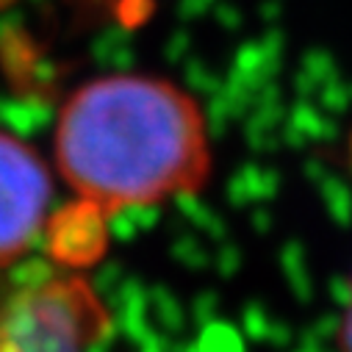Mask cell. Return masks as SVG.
<instances>
[{"label":"cell","mask_w":352,"mask_h":352,"mask_svg":"<svg viewBox=\"0 0 352 352\" xmlns=\"http://www.w3.org/2000/svg\"><path fill=\"white\" fill-rule=\"evenodd\" d=\"M53 147L67 186L103 217L192 195L211 166L200 103L147 72L100 75L75 89Z\"/></svg>","instance_id":"6da1fadb"},{"label":"cell","mask_w":352,"mask_h":352,"mask_svg":"<svg viewBox=\"0 0 352 352\" xmlns=\"http://www.w3.org/2000/svg\"><path fill=\"white\" fill-rule=\"evenodd\" d=\"M111 311L80 270H0V352H100Z\"/></svg>","instance_id":"7a4b0ae2"},{"label":"cell","mask_w":352,"mask_h":352,"mask_svg":"<svg viewBox=\"0 0 352 352\" xmlns=\"http://www.w3.org/2000/svg\"><path fill=\"white\" fill-rule=\"evenodd\" d=\"M53 181L45 161L17 136L0 131V270L23 263L45 236Z\"/></svg>","instance_id":"3957f363"},{"label":"cell","mask_w":352,"mask_h":352,"mask_svg":"<svg viewBox=\"0 0 352 352\" xmlns=\"http://www.w3.org/2000/svg\"><path fill=\"white\" fill-rule=\"evenodd\" d=\"M336 349L352 352V280H349V289H346V297L341 305V316L336 324Z\"/></svg>","instance_id":"277c9868"}]
</instances>
